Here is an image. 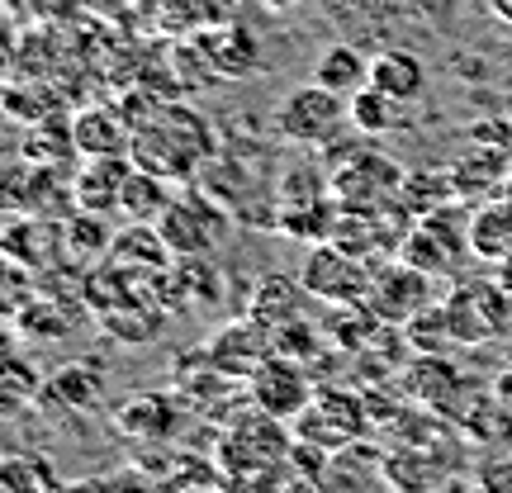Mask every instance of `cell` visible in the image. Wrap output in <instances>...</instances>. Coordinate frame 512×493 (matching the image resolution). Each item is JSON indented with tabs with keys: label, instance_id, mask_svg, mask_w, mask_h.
<instances>
[{
	"label": "cell",
	"instance_id": "cell-12",
	"mask_svg": "<svg viewBox=\"0 0 512 493\" xmlns=\"http://www.w3.org/2000/svg\"><path fill=\"white\" fill-rule=\"evenodd\" d=\"M110 261L124 266L128 275H138V280H157V275H166L176 266V252L166 247V238L157 233V223H128V228L114 233Z\"/></svg>",
	"mask_w": 512,
	"mask_h": 493
},
{
	"label": "cell",
	"instance_id": "cell-14",
	"mask_svg": "<svg viewBox=\"0 0 512 493\" xmlns=\"http://www.w3.org/2000/svg\"><path fill=\"white\" fill-rule=\"evenodd\" d=\"M309 299H313V294L304 290V280H299V275H266V280H256L247 313H252L261 328L280 332V328H290V323H299V318H304Z\"/></svg>",
	"mask_w": 512,
	"mask_h": 493
},
{
	"label": "cell",
	"instance_id": "cell-9",
	"mask_svg": "<svg viewBox=\"0 0 512 493\" xmlns=\"http://www.w3.org/2000/svg\"><path fill=\"white\" fill-rule=\"evenodd\" d=\"M223 228H228V219H223L219 209L204 200L200 190L176 195V200H171V209L157 219V233H162L166 247L176 252V261H181V256H209L214 247H219Z\"/></svg>",
	"mask_w": 512,
	"mask_h": 493
},
{
	"label": "cell",
	"instance_id": "cell-34",
	"mask_svg": "<svg viewBox=\"0 0 512 493\" xmlns=\"http://www.w3.org/2000/svg\"><path fill=\"white\" fill-rule=\"evenodd\" d=\"M57 493H119L110 479H81V484H62Z\"/></svg>",
	"mask_w": 512,
	"mask_h": 493
},
{
	"label": "cell",
	"instance_id": "cell-7",
	"mask_svg": "<svg viewBox=\"0 0 512 493\" xmlns=\"http://www.w3.org/2000/svg\"><path fill=\"white\" fill-rule=\"evenodd\" d=\"M247 399H252V408L271 413V418L294 422L313 403V375H309V366H299L294 356L271 351V356L256 366L252 380H247Z\"/></svg>",
	"mask_w": 512,
	"mask_h": 493
},
{
	"label": "cell",
	"instance_id": "cell-22",
	"mask_svg": "<svg viewBox=\"0 0 512 493\" xmlns=\"http://www.w3.org/2000/svg\"><path fill=\"white\" fill-rule=\"evenodd\" d=\"M313 81L351 100L356 91H366V86H370V62L356 53L351 43H332L328 53L318 57V67H313Z\"/></svg>",
	"mask_w": 512,
	"mask_h": 493
},
{
	"label": "cell",
	"instance_id": "cell-37",
	"mask_svg": "<svg viewBox=\"0 0 512 493\" xmlns=\"http://www.w3.org/2000/svg\"><path fill=\"white\" fill-rule=\"evenodd\" d=\"M261 5H266V10H275V15H285V10H294L299 0H261Z\"/></svg>",
	"mask_w": 512,
	"mask_h": 493
},
{
	"label": "cell",
	"instance_id": "cell-26",
	"mask_svg": "<svg viewBox=\"0 0 512 493\" xmlns=\"http://www.w3.org/2000/svg\"><path fill=\"white\" fill-rule=\"evenodd\" d=\"M48 399L62 403L67 413H86L100 403V370L86 366V361H72V366L53 370V380H43Z\"/></svg>",
	"mask_w": 512,
	"mask_h": 493
},
{
	"label": "cell",
	"instance_id": "cell-36",
	"mask_svg": "<svg viewBox=\"0 0 512 493\" xmlns=\"http://www.w3.org/2000/svg\"><path fill=\"white\" fill-rule=\"evenodd\" d=\"M498 285H503V290H508V299H512V256L498 266Z\"/></svg>",
	"mask_w": 512,
	"mask_h": 493
},
{
	"label": "cell",
	"instance_id": "cell-32",
	"mask_svg": "<svg viewBox=\"0 0 512 493\" xmlns=\"http://www.w3.org/2000/svg\"><path fill=\"white\" fill-rule=\"evenodd\" d=\"M105 219H110V214H91V209H81V214H72V219H67L62 242H67L76 256H110L114 233L105 228Z\"/></svg>",
	"mask_w": 512,
	"mask_h": 493
},
{
	"label": "cell",
	"instance_id": "cell-20",
	"mask_svg": "<svg viewBox=\"0 0 512 493\" xmlns=\"http://www.w3.org/2000/svg\"><path fill=\"white\" fill-rule=\"evenodd\" d=\"M370 86L384 91L389 100H418L422 86H427V67H422L413 53H403V48H384L380 57H370Z\"/></svg>",
	"mask_w": 512,
	"mask_h": 493
},
{
	"label": "cell",
	"instance_id": "cell-17",
	"mask_svg": "<svg viewBox=\"0 0 512 493\" xmlns=\"http://www.w3.org/2000/svg\"><path fill=\"white\" fill-rule=\"evenodd\" d=\"M133 124L124 110H81L72 119V143L81 157H124Z\"/></svg>",
	"mask_w": 512,
	"mask_h": 493
},
{
	"label": "cell",
	"instance_id": "cell-10",
	"mask_svg": "<svg viewBox=\"0 0 512 493\" xmlns=\"http://www.w3.org/2000/svg\"><path fill=\"white\" fill-rule=\"evenodd\" d=\"M275 351V332L261 328L252 313H242L238 323H228L209 337V347H204V361L209 370H219L223 380H252L256 366L266 361Z\"/></svg>",
	"mask_w": 512,
	"mask_h": 493
},
{
	"label": "cell",
	"instance_id": "cell-31",
	"mask_svg": "<svg viewBox=\"0 0 512 493\" xmlns=\"http://www.w3.org/2000/svg\"><path fill=\"white\" fill-rule=\"evenodd\" d=\"M0 484H5V493H57L62 489L53 465L38 456H10L5 470H0Z\"/></svg>",
	"mask_w": 512,
	"mask_h": 493
},
{
	"label": "cell",
	"instance_id": "cell-24",
	"mask_svg": "<svg viewBox=\"0 0 512 493\" xmlns=\"http://www.w3.org/2000/svg\"><path fill=\"white\" fill-rule=\"evenodd\" d=\"M337 209L342 204L337 200H323V195H309V200L299 204L290 200L285 209H280V233H290V238H304L313 247V242H328L332 238V223H337Z\"/></svg>",
	"mask_w": 512,
	"mask_h": 493
},
{
	"label": "cell",
	"instance_id": "cell-21",
	"mask_svg": "<svg viewBox=\"0 0 512 493\" xmlns=\"http://www.w3.org/2000/svg\"><path fill=\"white\" fill-rule=\"evenodd\" d=\"M171 200H176V190H171V181H162V176H152V171H128L124 181V195H119V214H124L128 223H157L171 209Z\"/></svg>",
	"mask_w": 512,
	"mask_h": 493
},
{
	"label": "cell",
	"instance_id": "cell-5",
	"mask_svg": "<svg viewBox=\"0 0 512 493\" xmlns=\"http://www.w3.org/2000/svg\"><path fill=\"white\" fill-rule=\"evenodd\" d=\"M441 309H446V323H451V337H456V347H484V342H494L503 337L512 323V299L503 285H489V280H470V285H460L441 299Z\"/></svg>",
	"mask_w": 512,
	"mask_h": 493
},
{
	"label": "cell",
	"instance_id": "cell-3",
	"mask_svg": "<svg viewBox=\"0 0 512 493\" xmlns=\"http://www.w3.org/2000/svg\"><path fill=\"white\" fill-rule=\"evenodd\" d=\"M342 124H351L347 95L328 91V86H294L280 110H275V133L294 147H332V138L342 133Z\"/></svg>",
	"mask_w": 512,
	"mask_h": 493
},
{
	"label": "cell",
	"instance_id": "cell-15",
	"mask_svg": "<svg viewBox=\"0 0 512 493\" xmlns=\"http://www.w3.org/2000/svg\"><path fill=\"white\" fill-rule=\"evenodd\" d=\"M181 403L171 394H133L114 408V427L133 441H166L181 427Z\"/></svg>",
	"mask_w": 512,
	"mask_h": 493
},
{
	"label": "cell",
	"instance_id": "cell-11",
	"mask_svg": "<svg viewBox=\"0 0 512 493\" xmlns=\"http://www.w3.org/2000/svg\"><path fill=\"white\" fill-rule=\"evenodd\" d=\"M427 280L432 275L413 271L408 261H375V285H370V299L366 309L380 318V323H389V328H403L413 313H422L427 304H432V294H427Z\"/></svg>",
	"mask_w": 512,
	"mask_h": 493
},
{
	"label": "cell",
	"instance_id": "cell-30",
	"mask_svg": "<svg viewBox=\"0 0 512 493\" xmlns=\"http://www.w3.org/2000/svg\"><path fill=\"white\" fill-rule=\"evenodd\" d=\"M408 347L418 351V356H446V351L456 347V337H451V323H446V309L441 304H427L422 313H413L408 323Z\"/></svg>",
	"mask_w": 512,
	"mask_h": 493
},
{
	"label": "cell",
	"instance_id": "cell-28",
	"mask_svg": "<svg viewBox=\"0 0 512 493\" xmlns=\"http://www.w3.org/2000/svg\"><path fill=\"white\" fill-rule=\"evenodd\" d=\"M508 171H512V162L503 152H489V147H479V152H470V157H460L451 166L460 195H489L494 185H508Z\"/></svg>",
	"mask_w": 512,
	"mask_h": 493
},
{
	"label": "cell",
	"instance_id": "cell-33",
	"mask_svg": "<svg viewBox=\"0 0 512 493\" xmlns=\"http://www.w3.org/2000/svg\"><path fill=\"white\" fill-rule=\"evenodd\" d=\"M29 394H38V370H29L19 356H10V366H5V408H19Z\"/></svg>",
	"mask_w": 512,
	"mask_h": 493
},
{
	"label": "cell",
	"instance_id": "cell-25",
	"mask_svg": "<svg viewBox=\"0 0 512 493\" xmlns=\"http://www.w3.org/2000/svg\"><path fill=\"white\" fill-rule=\"evenodd\" d=\"M456 195H460V185L451 171H408L399 185V200L413 219H427L441 204H456Z\"/></svg>",
	"mask_w": 512,
	"mask_h": 493
},
{
	"label": "cell",
	"instance_id": "cell-6",
	"mask_svg": "<svg viewBox=\"0 0 512 493\" xmlns=\"http://www.w3.org/2000/svg\"><path fill=\"white\" fill-rule=\"evenodd\" d=\"M403 166H394L384 152H375V147H351L347 157H342V166L328 176V190L337 204H361V209H375V204L394 200L403 185Z\"/></svg>",
	"mask_w": 512,
	"mask_h": 493
},
{
	"label": "cell",
	"instance_id": "cell-13",
	"mask_svg": "<svg viewBox=\"0 0 512 493\" xmlns=\"http://www.w3.org/2000/svg\"><path fill=\"white\" fill-rule=\"evenodd\" d=\"M133 171V157H86V166L72 176V204L76 209H91V214H114L124 181Z\"/></svg>",
	"mask_w": 512,
	"mask_h": 493
},
{
	"label": "cell",
	"instance_id": "cell-27",
	"mask_svg": "<svg viewBox=\"0 0 512 493\" xmlns=\"http://www.w3.org/2000/svg\"><path fill=\"white\" fill-rule=\"evenodd\" d=\"M171 72H176V91L181 95H200V91H214L223 76L214 67V57L204 48V38L195 34L190 43H176L171 48Z\"/></svg>",
	"mask_w": 512,
	"mask_h": 493
},
{
	"label": "cell",
	"instance_id": "cell-23",
	"mask_svg": "<svg viewBox=\"0 0 512 493\" xmlns=\"http://www.w3.org/2000/svg\"><path fill=\"white\" fill-rule=\"evenodd\" d=\"M456 256L460 252L441 238L427 219L413 223V228H408V238H403V247H399V261H408V266L422 271V275H446L451 266H456Z\"/></svg>",
	"mask_w": 512,
	"mask_h": 493
},
{
	"label": "cell",
	"instance_id": "cell-2",
	"mask_svg": "<svg viewBox=\"0 0 512 493\" xmlns=\"http://www.w3.org/2000/svg\"><path fill=\"white\" fill-rule=\"evenodd\" d=\"M294 451V437L285 432V422L271 418V413H261L252 408L247 418H238L219 441V465L228 470V484H242V479H252V484H271L275 470L290 460Z\"/></svg>",
	"mask_w": 512,
	"mask_h": 493
},
{
	"label": "cell",
	"instance_id": "cell-18",
	"mask_svg": "<svg viewBox=\"0 0 512 493\" xmlns=\"http://www.w3.org/2000/svg\"><path fill=\"white\" fill-rule=\"evenodd\" d=\"M403 384H408V394L418 403H427V408H437V413H451L460 403V370L446 361V356H418L413 366H408V375H403Z\"/></svg>",
	"mask_w": 512,
	"mask_h": 493
},
{
	"label": "cell",
	"instance_id": "cell-38",
	"mask_svg": "<svg viewBox=\"0 0 512 493\" xmlns=\"http://www.w3.org/2000/svg\"><path fill=\"white\" fill-rule=\"evenodd\" d=\"M503 190H508V195H512V171H508V185H503Z\"/></svg>",
	"mask_w": 512,
	"mask_h": 493
},
{
	"label": "cell",
	"instance_id": "cell-35",
	"mask_svg": "<svg viewBox=\"0 0 512 493\" xmlns=\"http://www.w3.org/2000/svg\"><path fill=\"white\" fill-rule=\"evenodd\" d=\"M489 10H494V19L512 24V0H489Z\"/></svg>",
	"mask_w": 512,
	"mask_h": 493
},
{
	"label": "cell",
	"instance_id": "cell-29",
	"mask_svg": "<svg viewBox=\"0 0 512 493\" xmlns=\"http://www.w3.org/2000/svg\"><path fill=\"white\" fill-rule=\"evenodd\" d=\"M347 110H351V128L366 133V138H380L389 128H399V100H389V95L375 91V86L351 95Z\"/></svg>",
	"mask_w": 512,
	"mask_h": 493
},
{
	"label": "cell",
	"instance_id": "cell-16",
	"mask_svg": "<svg viewBox=\"0 0 512 493\" xmlns=\"http://www.w3.org/2000/svg\"><path fill=\"white\" fill-rule=\"evenodd\" d=\"M470 252L489 266H503L512 256V195H489L470 214Z\"/></svg>",
	"mask_w": 512,
	"mask_h": 493
},
{
	"label": "cell",
	"instance_id": "cell-8",
	"mask_svg": "<svg viewBox=\"0 0 512 493\" xmlns=\"http://www.w3.org/2000/svg\"><path fill=\"white\" fill-rule=\"evenodd\" d=\"M366 418H370V408L361 399L337 394V389H323V394H313V403L294 418V437L313 441V446H323V451H342V446H351L356 437H366Z\"/></svg>",
	"mask_w": 512,
	"mask_h": 493
},
{
	"label": "cell",
	"instance_id": "cell-19",
	"mask_svg": "<svg viewBox=\"0 0 512 493\" xmlns=\"http://www.w3.org/2000/svg\"><path fill=\"white\" fill-rule=\"evenodd\" d=\"M204 38V48L214 57V67L219 76L228 81H247L252 72H261V43L252 38V29H242V24H223V29H209Z\"/></svg>",
	"mask_w": 512,
	"mask_h": 493
},
{
	"label": "cell",
	"instance_id": "cell-1",
	"mask_svg": "<svg viewBox=\"0 0 512 493\" xmlns=\"http://www.w3.org/2000/svg\"><path fill=\"white\" fill-rule=\"evenodd\" d=\"M209 152H214V128H209V119L185 95L162 100L143 124H133V138H128L133 166L152 171V176H162L171 185L190 181L209 162Z\"/></svg>",
	"mask_w": 512,
	"mask_h": 493
},
{
	"label": "cell",
	"instance_id": "cell-4",
	"mask_svg": "<svg viewBox=\"0 0 512 493\" xmlns=\"http://www.w3.org/2000/svg\"><path fill=\"white\" fill-rule=\"evenodd\" d=\"M299 280L313 299L323 304H366L370 299V285H375V266L366 256H351L342 252L337 242H313L304 261H299Z\"/></svg>",
	"mask_w": 512,
	"mask_h": 493
}]
</instances>
